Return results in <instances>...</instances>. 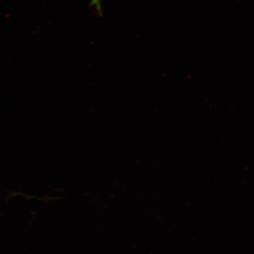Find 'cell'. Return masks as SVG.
I'll return each mask as SVG.
<instances>
[{"instance_id": "1", "label": "cell", "mask_w": 254, "mask_h": 254, "mask_svg": "<svg viewBox=\"0 0 254 254\" xmlns=\"http://www.w3.org/2000/svg\"><path fill=\"white\" fill-rule=\"evenodd\" d=\"M90 4L94 6L95 9H97L98 13L100 15L102 14V11H101L100 0H91Z\"/></svg>"}]
</instances>
